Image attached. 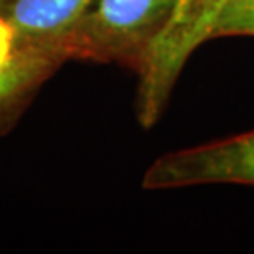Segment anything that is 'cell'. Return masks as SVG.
Returning a JSON list of instances; mask_svg holds the SVG:
<instances>
[{
  "label": "cell",
  "mask_w": 254,
  "mask_h": 254,
  "mask_svg": "<svg viewBox=\"0 0 254 254\" xmlns=\"http://www.w3.org/2000/svg\"><path fill=\"white\" fill-rule=\"evenodd\" d=\"M177 0H96L63 33L71 60L137 69Z\"/></svg>",
  "instance_id": "1"
},
{
  "label": "cell",
  "mask_w": 254,
  "mask_h": 254,
  "mask_svg": "<svg viewBox=\"0 0 254 254\" xmlns=\"http://www.w3.org/2000/svg\"><path fill=\"white\" fill-rule=\"evenodd\" d=\"M230 0H177L169 20L145 52L135 73L134 113L150 129L162 118L179 76L191 53L208 38Z\"/></svg>",
  "instance_id": "2"
},
{
  "label": "cell",
  "mask_w": 254,
  "mask_h": 254,
  "mask_svg": "<svg viewBox=\"0 0 254 254\" xmlns=\"http://www.w3.org/2000/svg\"><path fill=\"white\" fill-rule=\"evenodd\" d=\"M210 184L254 185V130L162 155L142 179L145 190Z\"/></svg>",
  "instance_id": "3"
},
{
  "label": "cell",
  "mask_w": 254,
  "mask_h": 254,
  "mask_svg": "<svg viewBox=\"0 0 254 254\" xmlns=\"http://www.w3.org/2000/svg\"><path fill=\"white\" fill-rule=\"evenodd\" d=\"M66 62H69V55L63 38L15 50L13 57L0 66V129L13 123L38 89Z\"/></svg>",
  "instance_id": "4"
},
{
  "label": "cell",
  "mask_w": 254,
  "mask_h": 254,
  "mask_svg": "<svg viewBox=\"0 0 254 254\" xmlns=\"http://www.w3.org/2000/svg\"><path fill=\"white\" fill-rule=\"evenodd\" d=\"M96 0H10L0 15L15 30V47L60 38ZM15 48V50H17Z\"/></svg>",
  "instance_id": "5"
},
{
  "label": "cell",
  "mask_w": 254,
  "mask_h": 254,
  "mask_svg": "<svg viewBox=\"0 0 254 254\" xmlns=\"http://www.w3.org/2000/svg\"><path fill=\"white\" fill-rule=\"evenodd\" d=\"M236 35L254 37V0H230L218 20L213 38Z\"/></svg>",
  "instance_id": "6"
},
{
  "label": "cell",
  "mask_w": 254,
  "mask_h": 254,
  "mask_svg": "<svg viewBox=\"0 0 254 254\" xmlns=\"http://www.w3.org/2000/svg\"><path fill=\"white\" fill-rule=\"evenodd\" d=\"M15 30L3 15H0V66H3L15 53Z\"/></svg>",
  "instance_id": "7"
},
{
  "label": "cell",
  "mask_w": 254,
  "mask_h": 254,
  "mask_svg": "<svg viewBox=\"0 0 254 254\" xmlns=\"http://www.w3.org/2000/svg\"><path fill=\"white\" fill-rule=\"evenodd\" d=\"M8 2H10V0H0V8H2L3 5H7Z\"/></svg>",
  "instance_id": "8"
}]
</instances>
